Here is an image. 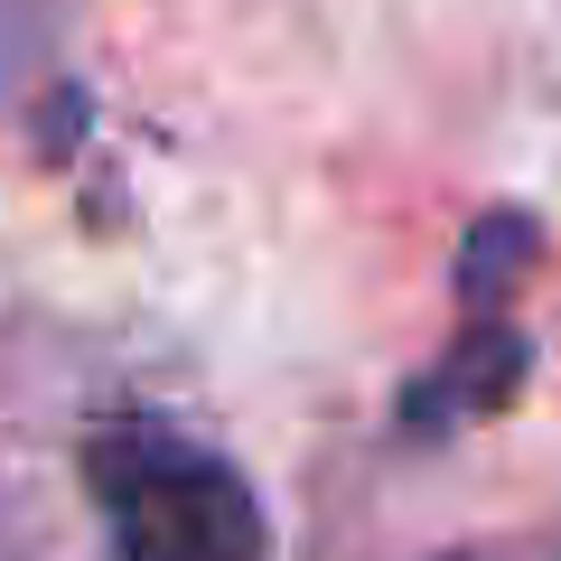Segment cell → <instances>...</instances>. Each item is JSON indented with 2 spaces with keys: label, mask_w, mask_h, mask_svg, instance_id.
<instances>
[{
  "label": "cell",
  "mask_w": 561,
  "mask_h": 561,
  "mask_svg": "<svg viewBox=\"0 0 561 561\" xmlns=\"http://www.w3.org/2000/svg\"><path fill=\"white\" fill-rule=\"evenodd\" d=\"M76 468L113 534V561H272L253 478L206 440H187L179 421L113 412L84 431Z\"/></svg>",
  "instance_id": "6da1fadb"
},
{
  "label": "cell",
  "mask_w": 561,
  "mask_h": 561,
  "mask_svg": "<svg viewBox=\"0 0 561 561\" xmlns=\"http://www.w3.org/2000/svg\"><path fill=\"white\" fill-rule=\"evenodd\" d=\"M524 375H534V346H524L496 309H468V328L449 337V356H431L402 383V431H412V440H449L468 421L505 412V402L524 393Z\"/></svg>",
  "instance_id": "7a4b0ae2"
},
{
  "label": "cell",
  "mask_w": 561,
  "mask_h": 561,
  "mask_svg": "<svg viewBox=\"0 0 561 561\" xmlns=\"http://www.w3.org/2000/svg\"><path fill=\"white\" fill-rule=\"evenodd\" d=\"M431 561H561L552 534H515V542H459V552H431Z\"/></svg>",
  "instance_id": "3957f363"
}]
</instances>
